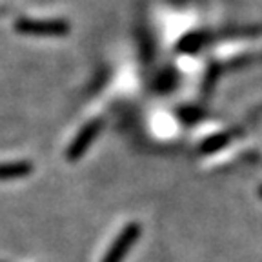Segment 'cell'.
I'll return each mask as SVG.
<instances>
[{
  "label": "cell",
  "mask_w": 262,
  "mask_h": 262,
  "mask_svg": "<svg viewBox=\"0 0 262 262\" xmlns=\"http://www.w3.org/2000/svg\"><path fill=\"white\" fill-rule=\"evenodd\" d=\"M16 31L22 35H35V37H62L70 33V26L64 20H28L20 18L15 24Z\"/></svg>",
  "instance_id": "1"
},
{
  "label": "cell",
  "mask_w": 262,
  "mask_h": 262,
  "mask_svg": "<svg viewBox=\"0 0 262 262\" xmlns=\"http://www.w3.org/2000/svg\"><path fill=\"white\" fill-rule=\"evenodd\" d=\"M33 171V166L28 162H9L0 164V180L9 179H22Z\"/></svg>",
  "instance_id": "4"
},
{
  "label": "cell",
  "mask_w": 262,
  "mask_h": 262,
  "mask_svg": "<svg viewBox=\"0 0 262 262\" xmlns=\"http://www.w3.org/2000/svg\"><path fill=\"white\" fill-rule=\"evenodd\" d=\"M202 42H204V35H202V33H193V35H189V37H186L184 40H182L180 49L186 51V53H193V51H196V49L201 48Z\"/></svg>",
  "instance_id": "5"
},
{
  "label": "cell",
  "mask_w": 262,
  "mask_h": 262,
  "mask_svg": "<svg viewBox=\"0 0 262 262\" xmlns=\"http://www.w3.org/2000/svg\"><path fill=\"white\" fill-rule=\"evenodd\" d=\"M100 126H102L100 120H93V122L86 124V126L82 127L80 133L75 137V140L71 142V146L68 147V153H66V157H68L70 162H75V160L80 159V157L86 153V149L91 146V142L95 140V137L98 135Z\"/></svg>",
  "instance_id": "3"
},
{
  "label": "cell",
  "mask_w": 262,
  "mask_h": 262,
  "mask_svg": "<svg viewBox=\"0 0 262 262\" xmlns=\"http://www.w3.org/2000/svg\"><path fill=\"white\" fill-rule=\"evenodd\" d=\"M140 235V226L139 224H127L124 228V231L119 235V238L113 242L111 246V250L107 251V255L104 257L102 262H120L124 258V255L129 251V248L137 242Z\"/></svg>",
  "instance_id": "2"
},
{
  "label": "cell",
  "mask_w": 262,
  "mask_h": 262,
  "mask_svg": "<svg viewBox=\"0 0 262 262\" xmlns=\"http://www.w3.org/2000/svg\"><path fill=\"white\" fill-rule=\"evenodd\" d=\"M260 196H262V188H260Z\"/></svg>",
  "instance_id": "6"
}]
</instances>
